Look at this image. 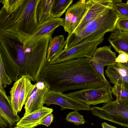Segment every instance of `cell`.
Here are the masks:
<instances>
[{
    "instance_id": "cell-18",
    "label": "cell",
    "mask_w": 128,
    "mask_h": 128,
    "mask_svg": "<svg viewBox=\"0 0 128 128\" xmlns=\"http://www.w3.org/2000/svg\"><path fill=\"white\" fill-rule=\"evenodd\" d=\"M108 40L119 54L124 52L128 54V32L115 30L111 34Z\"/></svg>"
},
{
    "instance_id": "cell-9",
    "label": "cell",
    "mask_w": 128,
    "mask_h": 128,
    "mask_svg": "<svg viewBox=\"0 0 128 128\" xmlns=\"http://www.w3.org/2000/svg\"><path fill=\"white\" fill-rule=\"evenodd\" d=\"M43 103L48 106L52 104L58 105L60 106L62 110L66 109L77 111L91 110L90 106L68 96L63 92L51 90L46 93Z\"/></svg>"
},
{
    "instance_id": "cell-27",
    "label": "cell",
    "mask_w": 128,
    "mask_h": 128,
    "mask_svg": "<svg viewBox=\"0 0 128 128\" xmlns=\"http://www.w3.org/2000/svg\"><path fill=\"white\" fill-rule=\"evenodd\" d=\"M66 119L67 121L77 125L84 124L85 122L84 116L80 114L77 111L69 112L67 115Z\"/></svg>"
},
{
    "instance_id": "cell-16",
    "label": "cell",
    "mask_w": 128,
    "mask_h": 128,
    "mask_svg": "<svg viewBox=\"0 0 128 128\" xmlns=\"http://www.w3.org/2000/svg\"><path fill=\"white\" fill-rule=\"evenodd\" d=\"M52 108L43 106L42 108L24 116L16 126L33 128L38 125L39 123L47 115L52 113Z\"/></svg>"
},
{
    "instance_id": "cell-30",
    "label": "cell",
    "mask_w": 128,
    "mask_h": 128,
    "mask_svg": "<svg viewBox=\"0 0 128 128\" xmlns=\"http://www.w3.org/2000/svg\"><path fill=\"white\" fill-rule=\"evenodd\" d=\"M54 116L52 113H50L45 116L38 124L39 125H44L48 126L52 122Z\"/></svg>"
},
{
    "instance_id": "cell-32",
    "label": "cell",
    "mask_w": 128,
    "mask_h": 128,
    "mask_svg": "<svg viewBox=\"0 0 128 128\" xmlns=\"http://www.w3.org/2000/svg\"><path fill=\"white\" fill-rule=\"evenodd\" d=\"M116 65L121 68L128 70V62L127 63H123L116 62Z\"/></svg>"
},
{
    "instance_id": "cell-1",
    "label": "cell",
    "mask_w": 128,
    "mask_h": 128,
    "mask_svg": "<svg viewBox=\"0 0 128 128\" xmlns=\"http://www.w3.org/2000/svg\"><path fill=\"white\" fill-rule=\"evenodd\" d=\"M39 80L47 83L50 90L62 92L70 90L97 88L105 85L89 58L85 57L53 64L48 63Z\"/></svg>"
},
{
    "instance_id": "cell-34",
    "label": "cell",
    "mask_w": 128,
    "mask_h": 128,
    "mask_svg": "<svg viewBox=\"0 0 128 128\" xmlns=\"http://www.w3.org/2000/svg\"><path fill=\"white\" fill-rule=\"evenodd\" d=\"M122 0H112V3L114 4L122 2Z\"/></svg>"
},
{
    "instance_id": "cell-24",
    "label": "cell",
    "mask_w": 128,
    "mask_h": 128,
    "mask_svg": "<svg viewBox=\"0 0 128 128\" xmlns=\"http://www.w3.org/2000/svg\"><path fill=\"white\" fill-rule=\"evenodd\" d=\"M24 0H2L3 5L2 8L6 13L11 14L15 11L23 2Z\"/></svg>"
},
{
    "instance_id": "cell-12",
    "label": "cell",
    "mask_w": 128,
    "mask_h": 128,
    "mask_svg": "<svg viewBox=\"0 0 128 128\" xmlns=\"http://www.w3.org/2000/svg\"><path fill=\"white\" fill-rule=\"evenodd\" d=\"M86 0H80L69 7L66 13L63 26L65 32L71 35L82 19L86 10Z\"/></svg>"
},
{
    "instance_id": "cell-11",
    "label": "cell",
    "mask_w": 128,
    "mask_h": 128,
    "mask_svg": "<svg viewBox=\"0 0 128 128\" xmlns=\"http://www.w3.org/2000/svg\"><path fill=\"white\" fill-rule=\"evenodd\" d=\"M50 90L48 85L44 81L36 82L28 94L24 106V116L42 108L43 101L46 93Z\"/></svg>"
},
{
    "instance_id": "cell-2",
    "label": "cell",
    "mask_w": 128,
    "mask_h": 128,
    "mask_svg": "<svg viewBox=\"0 0 128 128\" xmlns=\"http://www.w3.org/2000/svg\"><path fill=\"white\" fill-rule=\"evenodd\" d=\"M40 0H24L11 14L1 8L0 12V33L23 36L28 38L36 31L38 24L36 8Z\"/></svg>"
},
{
    "instance_id": "cell-15",
    "label": "cell",
    "mask_w": 128,
    "mask_h": 128,
    "mask_svg": "<svg viewBox=\"0 0 128 128\" xmlns=\"http://www.w3.org/2000/svg\"><path fill=\"white\" fill-rule=\"evenodd\" d=\"M0 58L3 62L6 72L12 79L16 82L21 75L20 68L16 61L9 50L0 44Z\"/></svg>"
},
{
    "instance_id": "cell-13",
    "label": "cell",
    "mask_w": 128,
    "mask_h": 128,
    "mask_svg": "<svg viewBox=\"0 0 128 128\" xmlns=\"http://www.w3.org/2000/svg\"><path fill=\"white\" fill-rule=\"evenodd\" d=\"M21 118L15 114L10 98L4 89H0V126L2 128L11 127L16 124Z\"/></svg>"
},
{
    "instance_id": "cell-28",
    "label": "cell",
    "mask_w": 128,
    "mask_h": 128,
    "mask_svg": "<svg viewBox=\"0 0 128 128\" xmlns=\"http://www.w3.org/2000/svg\"><path fill=\"white\" fill-rule=\"evenodd\" d=\"M113 8L118 13L119 18H128V4L122 2L114 4Z\"/></svg>"
},
{
    "instance_id": "cell-31",
    "label": "cell",
    "mask_w": 128,
    "mask_h": 128,
    "mask_svg": "<svg viewBox=\"0 0 128 128\" xmlns=\"http://www.w3.org/2000/svg\"><path fill=\"white\" fill-rule=\"evenodd\" d=\"M115 61L116 62L122 63L127 62L128 54L124 52H121L116 58Z\"/></svg>"
},
{
    "instance_id": "cell-23",
    "label": "cell",
    "mask_w": 128,
    "mask_h": 128,
    "mask_svg": "<svg viewBox=\"0 0 128 128\" xmlns=\"http://www.w3.org/2000/svg\"><path fill=\"white\" fill-rule=\"evenodd\" d=\"M31 80L25 75L23 83L20 92L19 103L18 112L21 111L25 105L28 96L34 86Z\"/></svg>"
},
{
    "instance_id": "cell-8",
    "label": "cell",
    "mask_w": 128,
    "mask_h": 128,
    "mask_svg": "<svg viewBox=\"0 0 128 128\" xmlns=\"http://www.w3.org/2000/svg\"><path fill=\"white\" fill-rule=\"evenodd\" d=\"M66 94L89 106L107 103L111 101L109 91L106 85L101 87L84 88Z\"/></svg>"
},
{
    "instance_id": "cell-3",
    "label": "cell",
    "mask_w": 128,
    "mask_h": 128,
    "mask_svg": "<svg viewBox=\"0 0 128 128\" xmlns=\"http://www.w3.org/2000/svg\"><path fill=\"white\" fill-rule=\"evenodd\" d=\"M119 18L118 13L113 8L107 9L78 33L68 36L63 49L94 40L107 32L114 31L116 29V24Z\"/></svg>"
},
{
    "instance_id": "cell-17",
    "label": "cell",
    "mask_w": 128,
    "mask_h": 128,
    "mask_svg": "<svg viewBox=\"0 0 128 128\" xmlns=\"http://www.w3.org/2000/svg\"><path fill=\"white\" fill-rule=\"evenodd\" d=\"M105 74L110 82L120 86L128 90V70L121 68L116 65L107 66Z\"/></svg>"
},
{
    "instance_id": "cell-20",
    "label": "cell",
    "mask_w": 128,
    "mask_h": 128,
    "mask_svg": "<svg viewBox=\"0 0 128 128\" xmlns=\"http://www.w3.org/2000/svg\"><path fill=\"white\" fill-rule=\"evenodd\" d=\"M54 0H40L36 8L37 19L38 25L48 20Z\"/></svg>"
},
{
    "instance_id": "cell-25",
    "label": "cell",
    "mask_w": 128,
    "mask_h": 128,
    "mask_svg": "<svg viewBox=\"0 0 128 128\" xmlns=\"http://www.w3.org/2000/svg\"><path fill=\"white\" fill-rule=\"evenodd\" d=\"M12 81L6 72L2 61L0 58V89H4Z\"/></svg>"
},
{
    "instance_id": "cell-22",
    "label": "cell",
    "mask_w": 128,
    "mask_h": 128,
    "mask_svg": "<svg viewBox=\"0 0 128 128\" xmlns=\"http://www.w3.org/2000/svg\"><path fill=\"white\" fill-rule=\"evenodd\" d=\"M73 0H54L50 12L53 18H60L69 8Z\"/></svg>"
},
{
    "instance_id": "cell-21",
    "label": "cell",
    "mask_w": 128,
    "mask_h": 128,
    "mask_svg": "<svg viewBox=\"0 0 128 128\" xmlns=\"http://www.w3.org/2000/svg\"><path fill=\"white\" fill-rule=\"evenodd\" d=\"M25 75H23L15 82L10 92V98L15 114L18 112L19 103L20 92L22 86Z\"/></svg>"
},
{
    "instance_id": "cell-29",
    "label": "cell",
    "mask_w": 128,
    "mask_h": 128,
    "mask_svg": "<svg viewBox=\"0 0 128 128\" xmlns=\"http://www.w3.org/2000/svg\"><path fill=\"white\" fill-rule=\"evenodd\" d=\"M116 27L118 30L128 32V18H119L116 22Z\"/></svg>"
},
{
    "instance_id": "cell-4",
    "label": "cell",
    "mask_w": 128,
    "mask_h": 128,
    "mask_svg": "<svg viewBox=\"0 0 128 128\" xmlns=\"http://www.w3.org/2000/svg\"><path fill=\"white\" fill-rule=\"evenodd\" d=\"M54 32L44 36L30 47L25 48L24 60L20 67L22 76H27L34 82L39 80L41 72L48 62V46Z\"/></svg>"
},
{
    "instance_id": "cell-19",
    "label": "cell",
    "mask_w": 128,
    "mask_h": 128,
    "mask_svg": "<svg viewBox=\"0 0 128 128\" xmlns=\"http://www.w3.org/2000/svg\"><path fill=\"white\" fill-rule=\"evenodd\" d=\"M66 44V41L63 35L51 38L48 43L47 52V59L48 62L63 50Z\"/></svg>"
},
{
    "instance_id": "cell-6",
    "label": "cell",
    "mask_w": 128,
    "mask_h": 128,
    "mask_svg": "<svg viewBox=\"0 0 128 128\" xmlns=\"http://www.w3.org/2000/svg\"><path fill=\"white\" fill-rule=\"evenodd\" d=\"M103 35L97 39L63 50L48 63L53 64L85 57L91 58L97 46L103 42Z\"/></svg>"
},
{
    "instance_id": "cell-35",
    "label": "cell",
    "mask_w": 128,
    "mask_h": 128,
    "mask_svg": "<svg viewBox=\"0 0 128 128\" xmlns=\"http://www.w3.org/2000/svg\"><path fill=\"white\" fill-rule=\"evenodd\" d=\"M13 128H28L23 127H22V126H16Z\"/></svg>"
},
{
    "instance_id": "cell-14",
    "label": "cell",
    "mask_w": 128,
    "mask_h": 128,
    "mask_svg": "<svg viewBox=\"0 0 128 128\" xmlns=\"http://www.w3.org/2000/svg\"><path fill=\"white\" fill-rule=\"evenodd\" d=\"M64 18L51 16L47 20L38 25L35 32L24 42L26 48H30L36 43L42 36L53 31L60 26H63Z\"/></svg>"
},
{
    "instance_id": "cell-26",
    "label": "cell",
    "mask_w": 128,
    "mask_h": 128,
    "mask_svg": "<svg viewBox=\"0 0 128 128\" xmlns=\"http://www.w3.org/2000/svg\"><path fill=\"white\" fill-rule=\"evenodd\" d=\"M111 92L116 97V100L128 99V90L116 84L111 86Z\"/></svg>"
},
{
    "instance_id": "cell-10",
    "label": "cell",
    "mask_w": 128,
    "mask_h": 128,
    "mask_svg": "<svg viewBox=\"0 0 128 128\" xmlns=\"http://www.w3.org/2000/svg\"><path fill=\"white\" fill-rule=\"evenodd\" d=\"M113 5L112 0H86V10L84 15L72 34L78 33L87 24L96 19L103 12L108 8H112Z\"/></svg>"
},
{
    "instance_id": "cell-5",
    "label": "cell",
    "mask_w": 128,
    "mask_h": 128,
    "mask_svg": "<svg viewBox=\"0 0 128 128\" xmlns=\"http://www.w3.org/2000/svg\"><path fill=\"white\" fill-rule=\"evenodd\" d=\"M94 116L128 128V99H120L105 103L101 108L91 107Z\"/></svg>"
},
{
    "instance_id": "cell-7",
    "label": "cell",
    "mask_w": 128,
    "mask_h": 128,
    "mask_svg": "<svg viewBox=\"0 0 128 128\" xmlns=\"http://www.w3.org/2000/svg\"><path fill=\"white\" fill-rule=\"evenodd\" d=\"M111 46H104L96 48L92 57L89 59L90 62L102 77L107 86L112 100L113 98L111 92V86L110 82L105 77L104 72L105 66L116 64L115 61L117 57L116 54L111 50Z\"/></svg>"
},
{
    "instance_id": "cell-33",
    "label": "cell",
    "mask_w": 128,
    "mask_h": 128,
    "mask_svg": "<svg viewBox=\"0 0 128 128\" xmlns=\"http://www.w3.org/2000/svg\"><path fill=\"white\" fill-rule=\"evenodd\" d=\"M102 128H117L115 126L110 125L107 123L104 122L102 124Z\"/></svg>"
},
{
    "instance_id": "cell-36",
    "label": "cell",
    "mask_w": 128,
    "mask_h": 128,
    "mask_svg": "<svg viewBox=\"0 0 128 128\" xmlns=\"http://www.w3.org/2000/svg\"><path fill=\"white\" fill-rule=\"evenodd\" d=\"M126 3L128 4V0L127 1V2Z\"/></svg>"
}]
</instances>
